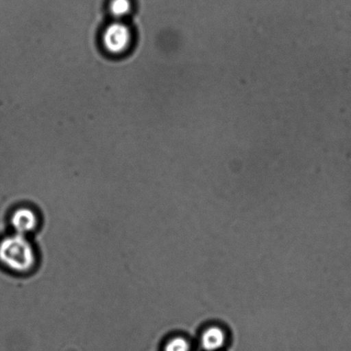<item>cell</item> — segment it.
Listing matches in <instances>:
<instances>
[{
  "instance_id": "cell-3",
  "label": "cell",
  "mask_w": 351,
  "mask_h": 351,
  "mask_svg": "<svg viewBox=\"0 0 351 351\" xmlns=\"http://www.w3.org/2000/svg\"><path fill=\"white\" fill-rule=\"evenodd\" d=\"M10 223L16 234L27 236L36 229L38 219L32 210L20 208L16 210L10 218Z\"/></svg>"
},
{
  "instance_id": "cell-1",
  "label": "cell",
  "mask_w": 351,
  "mask_h": 351,
  "mask_svg": "<svg viewBox=\"0 0 351 351\" xmlns=\"http://www.w3.org/2000/svg\"><path fill=\"white\" fill-rule=\"evenodd\" d=\"M36 262V252L26 236L15 233L0 240V264L6 269L25 273Z\"/></svg>"
},
{
  "instance_id": "cell-2",
  "label": "cell",
  "mask_w": 351,
  "mask_h": 351,
  "mask_svg": "<svg viewBox=\"0 0 351 351\" xmlns=\"http://www.w3.org/2000/svg\"><path fill=\"white\" fill-rule=\"evenodd\" d=\"M132 30L123 21L115 20L110 23L102 34L103 47L112 55L125 54L132 45Z\"/></svg>"
},
{
  "instance_id": "cell-4",
  "label": "cell",
  "mask_w": 351,
  "mask_h": 351,
  "mask_svg": "<svg viewBox=\"0 0 351 351\" xmlns=\"http://www.w3.org/2000/svg\"><path fill=\"white\" fill-rule=\"evenodd\" d=\"M225 342V333L219 328H208L202 336V346L206 351L218 350L222 348Z\"/></svg>"
},
{
  "instance_id": "cell-6",
  "label": "cell",
  "mask_w": 351,
  "mask_h": 351,
  "mask_svg": "<svg viewBox=\"0 0 351 351\" xmlns=\"http://www.w3.org/2000/svg\"><path fill=\"white\" fill-rule=\"evenodd\" d=\"M189 343L182 338H176L167 343L165 351H189Z\"/></svg>"
},
{
  "instance_id": "cell-5",
  "label": "cell",
  "mask_w": 351,
  "mask_h": 351,
  "mask_svg": "<svg viewBox=\"0 0 351 351\" xmlns=\"http://www.w3.org/2000/svg\"><path fill=\"white\" fill-rule=\"evenodd\" d=\"M132 10V0H111L109 3V12L115 20L122 21Z\"/></svg>"
}]
</instances>
